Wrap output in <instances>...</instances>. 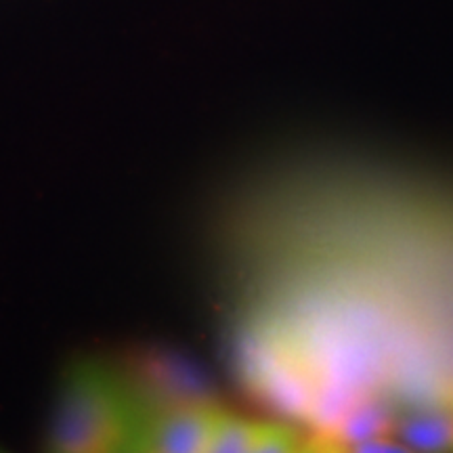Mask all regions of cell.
Returning a JSON list of instances; mask_svg holds the SVG:
<instances>
[{"label": "cell", "mask_w": 453, "mask_h": 453, "mask_svg": "<svg viewBox=\"0 0 453 453\" xmlns=\"http://www.w3.org/2000/svg\"><path fill=\"white\" fill-rule=\"evenodd\" d=\"M137 416L118 378L82 361L64 378L47 453H116L133 439Z\"/></svg>", "instance_id": "1"}, {"label": "cell", "mask_w": 453, "mask_h": 453, "mask_svg": "<svg viewBox=\"0 0 453 453\" xmlns=\"http://www.w3.org/2000/svg\"><path fill=\"white\" fill-rule=\"evenodd\" d=\"M223 411L197 401L139 411L133 441L143 453H206Z\"/></svg>", "instance_id": "2"}, {"label": "cell", "mask_w": 453, "mask_h": 453, "mask_svg": "<svg viewBox=\"0 0 453 453\" xmlns=\"http://www.w3.org/2000/svg\"><path fill=\"white\" fill-rule=\"evenodd\" d=\"M393 433L413 453H453V410L411 411L393 424Z\"/></svg>", "instance_id": "3"}, {"label": "cell", "mask_w": 453, "mask_h": 453, "mask_svg": "<svg viewBox=\"0 0 453 453\" xmlns=\"http://www.w3.org/2000/svg\"><path fill=\"white\" fill-rule=\"evenodd\" d=\"M263 426L265 422L223 411L214 426L206 453H250Z\"/></svg>", "instance_id": "4"}, {"label": "cell", "mask_w": 453, "mask_h": 453, "mask_svg": "<svg viewBox=\"0 0 453 453\" xmlns=\"http://www.w3.org/2000/svg\"><path fill=\"white\" fill-rule=\"evenodd\" d=\"M304 441L292 426L265 422L250 453H296Z\"/></svg>", "instance_id": "5"}, {"label": "cell", "mask_w": 453, "mask_h": 453, "mask_svg": "<svg viewBox=\"0 0 453 453\" xmlns=\"http://www.w3.org/2000/svg\"><path fill=\"white\" fill-rule=\"evenodd\" d=\"M324 453H413L410 447L401 441L388 437H372L355 443H334V441L319 437L315 439Z\"/></svg>", "instance_id": "6"}, {"label": "cell", "mask_w": 453, "mask_h": 453, "mask_svg": "<svg viewBox=\"0 0 453 453\" xmlns=\"http://www.w3.org/2000/svg\"><path fill=\"white\" fill-rule=\"evenodd\" d=\"M296 453H324V451H321V447L317 441H304V445L300 447Z\"/></svg>", "instance_id": "7"}, {"label": "cell", "mask_w": 453, "mask_h": 453, "mask_svg": "<svg viewBox=\"0 0 453 453\" xmlns=\"http://www.w3.org/2000/svg\"><path fill=\"white\" fill-rule=\"evenodd\" d=\"M116 453H143V451H141V449H139V447H137V445H134V441H133V439H130V441H128V443H127V445H122V447H120V449H118Z\"/></svg>", "instance_id": "8"}, {"label": "cell", "mask_w": 453, "mask_h": 453, "mask_svg": "<svg viewBox=\"0 0 453 453\" xmlns=\"http://www.w3.org/2000/svg\"><path fill=\"white\" fill-rule=\"evenodd\" d=\"M0 453H4V451H3V449H0Z\"/></svg>", "instance_id": "9"}]
</instances>
